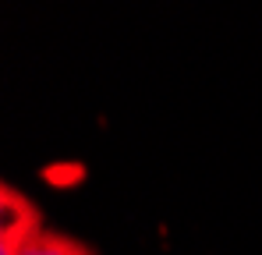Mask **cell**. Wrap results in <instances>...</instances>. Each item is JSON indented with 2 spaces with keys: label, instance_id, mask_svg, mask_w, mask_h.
<instances>
[{
  "label": "cell",
  "instance_id": "6da1fadb",
  "mask_svg": "<svg viewBox=\"0 0 262 255\" xmlns=\"http://www.w3.org/2000/svg\"><path fill=\"white\" fill-rule=\"evenodd\" d=\"M43 234L46 230L39 223V209L21 192L4 184L0 188V255H21Z\"/></svg>",
  "mask_w": 262,
  "mask_h": 255
},
{
  "label": "cell",
  "instance_id": "7a4b0ae2",
  "mask_svg": "<svg viewBox=\"0 0 262 255\" xmlns=\"http://www.w3.org/2000/svg\"><path fill=\"white\" fill-rule=\"evenodd\" d=\"M21 255H92V248H85L75 238H64V234H43V238H36Z\"/></svg>",
  "mask_w": 262,
  "mask_h": 255
}]
</instances>
